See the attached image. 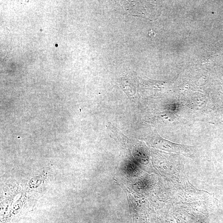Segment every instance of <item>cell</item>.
Wrapping results in <instances>:
<instances>
[{
	"label": "cell",
	"mask_w": 223,
	"mask_h": 223,
	"mask_svg": "<svg viewBox=\"0 0 223 223\" xmlns=\"http://www.w3.org/2000/svg\"><path fill=\"white\" fill-rule=\"evenodd\" d=\"M149 35L150 37H151V38H153V37H155V36L156 33L154 32L152 30H151L150 31Z\"/></svg>",
	"instance_id": "1"
}]
</instances>
